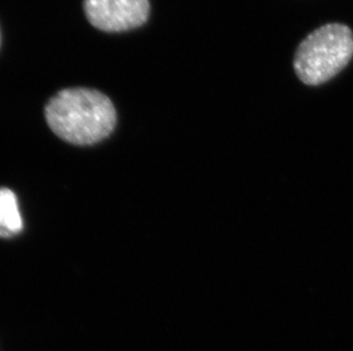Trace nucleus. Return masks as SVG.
Wrapping results in <instances>:
<instances>
[{
    "mask_svg": "<svg viewBox=\"0 0 353 351\" xmlns=\"http://www.w3.org/2000/svg\"><path fill=\"white\" fill-rule=\"evenodd\" d=\"M50 129L74 145H92L114 131L117 114L110 98L99 90L68 88L50 98L45 107Z\"/></svg>",
    "mask_w": 353,
    "mask_h": 351,
    "instance_id": "f257e3e1",
    "label": "nucleus"
},
{
    "mask_svg": "<svg viewBox=\"0 0 353 351\" xmlns=\"http://www.w3.org/2000/svg\"><path fill=\"white\" fill-rule=\"evenodd\" d=\"M353 57V32L345 24L330 23L307 34L294 55V71L307 86L337 76Z\"/></svg>",
    "mask_w": 353,
    "mask_h": 351,
    "instance_id": "f03ea898",
    "label": "nucleus"
},
{
    "mask_svg": "<svg viewBox=\"0 0 353 351\" xmlns=\"http://www.w3.org/2000/svg\"><path fill=\"white\" fill-rule=\"evenodd\" d=\"M87 20L104 32H123L141 27L150 13L149 0H83Z\"/></svg>",
    "mask_w": 353,
    "mask_h": 351,
    "instance_id": "7ed1b4c3",
    "label": "nucleus"
},
{
    "mask_svg": "<svg viewBox=\"0 0 353 351\" xmlns=\"http://www.w3.org/2000/svg\"><path fill=\"white\" fill-rule=\"evenodd\" d=\"M23 228L17 196L10 189H0V237H10Z\"/></svg>",
    "mask_w": 353,
    "mask_h": 351,
    "instance_id": "20e7f679",
    "label": "nucleus"
}]
</instances>
